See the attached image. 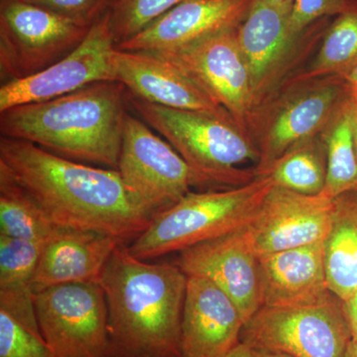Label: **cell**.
I'll use <instances>...</instances> for the list:
<instances>
[{"label": "cell", "mask_w": 357, "mask_h": 357, "mask_svg": "<svg viewBox=\"0 0 357 357\" xmlns=\"http://www.w3.org/2000/svg\"><path fill=\"white\" fill-rule=\"evenodd\" d=\"M335 201L273 185L244 227L258 256L323 243L332 227Z\"/></svg>", "instance_id": "cell-14"}, {"label": "cell", "mask_w": 357, "mask_h": 357, "mask_svg": "<svg viewBox=\"0 0 357 357\" xmlns=\"http://www.w3.org/2000/svg\"><path fill=\"white\" fill-rule=\"evenodd\" d=\"M40 332L53 357H110L109 314L100 282L35 293Z\"/></svg>", "instance_id": "cell-9"}, {"label": "cell", "mask_w": 357, "mask_h": 357, "mask_svg": "<svg viewBox=\"0 0 357 357\" xmlns=\"http://www.w3.org/2000/svg\"><path fill=\"white\" fill-rule=\"evenodd\" d=\"M66 17L93 25L112 11L117 0H25Z\"/></svg>", "instance_id": "cell-30"}, {"label": "cell", "mask_w": 357, "mask_h": 357, "mask_svg": "<svg viewBox=\"0 0 357 357\" xmlns=\"http://www.w3.org/2000/svg\"><path fill=\"white\" fill-rule=\"evenodd\" d=\"M340 77L344 82L347 95L357 100V65Z\"/></svg>", "instance_id": "cell-32"}, {"label": "cell", "mask_w": 357, "mask_h": 357, "mask_svg": "<svg viewBox=\"0 0 357 357\" xmlns=\"http://www.w3.org/2000/svg\"><path fill=\"white\" fill-rule=\"evenodd\" d=\"M273 185L264 175L239 187L188 192L152 220L129 244V252L140 260L155 259L243 229Z\"/></svg>", "instance_id": "cell-5"}, {"label": "cell", "mask_w": 357, "mask_h": 357, "mask_svg": "<svg viewBox=\"0 0 357 357\" xmlns=\"http://www.w3.org/2000/svg\"><path fill=\"white\" fill-rule=\"evenodd\" d=\"M259 267L262 307L316 306L335 296L326 279L325 241L259 256Z\"/></svg>", "instance_id": "cell-19"}, {"label": "cell", "mask_w": 357, "mask_h": 357, "mask_svg": "<svg viewBox=\"0 0 357 357\" xmlns=\"http://www.w3.org/2000/svg\"><path fill=\"white\" fill-rule=\"evenodd\" d=\"M115 46L109 13L93 23L84 41L62 60L33 76L2 84L0 112L60 98L98 82L115 81Z\"/></svg>", "instance_id": "cell-13"}, {"label": "cell", "mask_w": 357, "mask_h": 357, "mask_svg": "<svg viewBox=\"0 0 357 357\" xmlns=\"http://www.w3.org/2000/svg\"><path fill=\"white\" fill-rule=\"evenodd\" d=\"M290 13L291 9L255 0L237 29V42L252 84L256 112L273 98L295 63L296 54L309 48L326 31L328 18L296 34L291 28Z\"/></svg>", "instance_id": "cell-11"}, {"label": "cell", "mask_w": 357, "mask_h": 357, "mask_svg": "<svg viewBox=\"0 0 357 357\" xmlns=\"http://www.w3.org/2000/svg\"><path fill=\"white\" fill-rule=\"evenodd\" d=\"M117 171L133 203L151 220L184 198L191 188L203 187L172 145L130 112Z\"/></svg>", "instance_id": "cell-7"}, {"label": "cell", "mask_w": 357, "mask_h": 357, "mask_svg": "<svg viewBox=\"0 0 357 357\" xmlns=\"http://www.w3.org/2000/svg\"><path fill=\"white\" fill-rule=\"evenodd\" d=\"M91 26L25 0H0L1 81L25 79L62 60Z\"/></svg>", "instance_id": "cell-6"}, {"label": "cell", "mask_w": 357, "mask_h": 357, "mask_svg": "<svg viewBox=\"0 0 357 357\" xmlns=\"http://www.w3.org/2000/svg\"><path fill=\"white\" fill-rule=\"evenodd\" d=\"M0 170L56 227L133 241L152 220L136 206L119 171L58 156L28 141L0 136Z\"/></svg>", "instance_id": "cell-1"}, {"label": "cell", "mask_w": 357, "mask_h": 357, "mask_svg": "<svg viewBox=\"0 0 357 357\" xmlns=\"http://www.w3.org/2000/svg\"><path fill=\"white\" fill-rule=\"evenodd\" d=\"M357 65V0L326 27L323 43L307 70L291 84L340 77Z\"/></svg>", "instance_id": "cell-24"}, {"label": "cell", "mask_w": 357, "mask_h": 357, "mask_svg": "<svg viewBox=\"0 0 357 357\" xmlns=\"http://www.w3.org/2000/svg\"><path fill=\"white\" fill-rule=\"evenodd\" d=\"M129 110L159 134L199 176L202 185L239 187L259 177L256 169L239 168L258 163L252 139L230 119L204 112L171 109L141 100L128 91Z\"/></svg>", "instance_id": "cell-4"}, {"label": "cell", "mask_w": 357, "mask_h": 357, "mask_svg": "<svg viewBox=\"0 0 357 357\" xmlns=\"http://www.w3.org/2000/svg\"><path fill=\"white\" fill-rule=\"evenodd\" d=\"M128 112L126 86L98 82L0 112V133L64 158L117 170Z\"/></svg>", "instance_id": "cell-3"}, {"label": "cell", "mask_w": 357, "mask_h": 357, "mask_svg": "<svg viewBox=\"0 0 357 357\" xmlns=\"http://www.w3.org/2000/svg\"><path fill=\"white\" fill-rule=\"evenodd\" d=\"M354 143H356V149L357 155V100L354 98Z\"/></svg>", "instance_id": "cell-37"}, {"label": "cell", "mask_w": 357, "mask_h": 357, "mask_svg": "<svg viewBox=\"0 0 357 357\" xmlns=\"http://www.w3.org/2000/svg\"><path fill=\"white\" fill-rule=\"evenodd\" d=\"M354 0H294L290 13L291 28L296 34L321 20L349 10Z\"/></svg>", "instance_id": "cell-29"}, {"label": "cell", "mask_w": 357, "mask_h": 357, "mask_svg": "<svg viewBox=\"0 0 357 357\" xmlns=\"http://www.w3.org/2000/svg\"><path fill=\"white\" fill-rule=\"evenodd\" d=\"M236 31L222 33L180 50L154 54L180 68L250 137L255 96Z\"/></svg>", "instance_id": "cell-12"}, {"label": "cell", "mask_w": 357, "mask_h": 357, "mask_svg": "<svg viewBox=\"0 0 357 357\" xmlns=\"http://www.w3.org/2000/svg\"><path fill=\"white\" fill-rule=\"evenodd\" d=\"M225 357H255V356L251 347L241 342Z\"/></svg>", "instance_id": "cell-33"}, {"label": "cell", "mask_w": 357, "mask_h": 357, "mask_svg": "<svg viewBox=\"0 0 357 357\" xmlns=\"http://www.w3.org/2000/svg\"><path fill=\"white\" fill-rule=\"evenodd\" d=\"M291 84L296 88L279 102H267L251 126L250 137L259 153L255 168L259 176L290 148L319 135L347 96L337 76Z\"/></svg>", "instance_id": "cell-10"}, {"label": "cell", "mask_w": 357, "mask_h": 357, "mask_svg": "<svg viewBox=\"0 0 357 357\" xmlns=\"http://www.w3.org/2000/svg\"><path fill=\"white\" fill-rule=\"evenodd\" d=\"M57 229L22 188L0 170V234L45 243Z\"/></svg>", "instance_id": "cell-26"}, {"label": "cell", "mask_w": 357, "mask_h": 357, "mask_svg": "<svg viewBox=\"0 0 357 357\" xmlns=\"http://www.w3.org/2000/svg\"><path fill=\"white\" fill-rule=\"evenodd\" d=\"M265 175L277 187L311 196L321 194L326 181V149L321 135L290 148Z\"/></svg>", "instance_id": "cell-25"}, {"label": "cell", "mask_w": 357, "mask_h": 357, "mask_svg": "<svg viewBox=\"0 0 357 357\" xmlns=\"http://www.w3.org/2000/svg\"><path fill=\"white\" fill-rule=\"evenodd\" d=\"M255 357H292L282 352L265 351V349H253Z\"/></svg>", "instance_id": "cell-34"}, {"label": "cell", "mask_w": 357, "mask_h": 357, "mask_svg": "<svg viewBox=\"0 0 357 357\" xmlns=\"http://www.w3.org/2000/svg\"><path fill=\"white\" fill-rule=\"evenodd\" d=\"M45 243L0 234V311L37 335L33 279Z\"/></svg>", "instance_id": "cell-21"}, {"label": "cell", "mask_w": 357, "mask_h": 357, "mask_svg": "<svg viewBox=\"0 0 357 357\" xmlns=\"http://www.w3.org/2000/svg\"><path fill=\"white\" fill-rule=\"evenodd\" d=\"M188 0H117L110 11L115 44L132 39L160 17Z\"/></svg>", "instance_id": "cell-27"}, {"label": "cell", "mask_w": 357, "mask_h": 357, "mask_svg": "<svg viewBox=\"0 0 357 357\" xmlns=\"http://www.w3.org/2000/svg\"><path fill=\"white\" fill-rule=\"evenodd\" d=\"M178 253L176 264L183 272L213 282L234 301L245 324L262 307L259 256L244 227Z\"/></svg>", "instance_id": "cell-15"}, {"label": "cell", "mask_w": 357, "mask_h": 357, "mask_svg": "<svg viewBox=\"0 0 357 357\" xmlns=\"http://www.w3.org/2000/svg\"><path fill=\"white\" fill-rule=\"evenodd\" d=\"M121 244L126 243L102 232L58 227L40 256L33 279L35 293L63 284L100 281Z\"/></svg>", "instance_id": "cell-20"}, {"label": "cell", "mask_w": 357, "mask_h": 357, "mask_svg": "<svg viewBox=\"0 0 357 357\" xmlns=\"http://www.w3.org/2000/svg\"><path fill=\"white\" fill-rule=\"evenodd\" d=\"M344 357H357V338H352Z\"/></svg>", "instance_id": "cell-36"}, {"label": "cell", "mask_w": 357, "mask_h": 357, "mask_svg": "<svg viewBox=\"0 0 357 357\" xmlns=\"http://www.w3.org/2000/svg\"><path fill=\"white\" fill-rule=\"evenodd\" d=\"M112 64L115 81L123 84L128 93L141 100L234 121L227 110L180 68L156 54L121 50L115 46Z\"/></svg>", "instance_id": "cell-17"}, {"label": "cell", "mask_w": 357, "mask_h": 357, "mask_svg": "<svg viewBox=\"0 0 357 357\" xmlns=\"http://www.w3.org/2000/svg\"><path fill=\"white\" fill-rule=\"evenodd\" d=\"M255 0H188L174 7L132 39L117 45L126 51L180 50L215 35L234 31Z\"/></svg>", "instance_id": "cell-16"}, {"label": "cell", "mask_w": 357, "mask_h": 357, "mask_svg": "<svg viewBox=\"0 0 357 357\" xmlns=\"http://www.w3.org/2000/svg\"><path fill=\"white\" fill-rule=\"evenodd\" d=\"M0 357H53L41 335L0 311Z\"/></svg>", "instance_id": "cell-28"}, {"label": "cell", "mask_w": 357, "mask_h": 357, "mask_svg": "<svg viewBox=\"0 0 357 357\" xmlns=\"http://www.w3.org/2000/svg\"><path fill=\"white\" fill-rule=\"evenodd\" d=\"M344 303V310L349 319L352 338H357V290L354 295Z\"/></svg>", "instance_id": "cell-31"}, {"label": "cell", "mask_w": 357, "mask_h": 357, "mask_svg": "<svg viewBox=\"0 0 357 357\" xmlns=\"http://www.w3.org/2000/svg\"><path fill=\"white\" fill-rule=\"evenodd\" d=\"M243 314L213 282L188 276L180 357H225L241 342Z\"/></svg>", "instance_id": "cell-18"}, {"label": "cell", "mask_w": 357, "mask_h": 357, "mask_svg": "<svg viewBox=\"0 0 357 357\" xmlns=\"http://www.w3.org/2000/svg\"><path fill=\"white\" fill-rule=\"evenodd\" d=\"M110 357H180L188 276L177 264L140 260L121 244L100 278Z\"/></svg>", "instance_id": "cell-2"}, {"label": "cell", "mask_w": 357, "mask_h": 357, "mask_svg": "<svg viewBox=\"0 0 357 357\" xmlns=\"http://www.w3.org/2000/svg\"><path fill=\"white\" fill-rule=\"evenodd\" d=\"M326 156V181L321 194L335 199L357 187L354 102L347 95L321 134Z\"/></svg>", "instance_id": "cell-23"}, {"label": "cell", "mask_w": 357, "mask_h": 357, "mask_svg": "<svg viewBox=\"0 0 357 357\" xmlns=\"http://www.w3.org/2000/svg\"><path fill=\"white\" fill-rule=\"evenodd\" d=\"M335 201L332 227L325 241L331 292L347 302L357 290V187Z\"/></svg>", "instance_id": "cell-22"}, {"label": "cell", "mask_w": 357, "mask_h": 357, "mask_svg": "<svg viewBox=\"0 0 357 357\" xmlns=\"http://www.w3.org/2000/svg\"><path fill=\"white\" fill-rule=\"evenodd\" d=\"M351 340L344 303L337 296L316 306L260 307L241 335L251 349L292 357H344Z\"/></svg>", "instance_id": "cell-8"}, {"label": "cell", "mask_w": 357, "mask_h": 357, "mask_svg": "<svg viewBox=\"0 0 357 357\" xmlns=\"http://www.w3.org/2000/svg\"><path fill=\"white\" fill-rule=\"evenodd\" d=\"M270 6L281 7V8L292 9L294 0H260Z\"/></svg>", "instance_id": "cell-35"}]
</instances>
